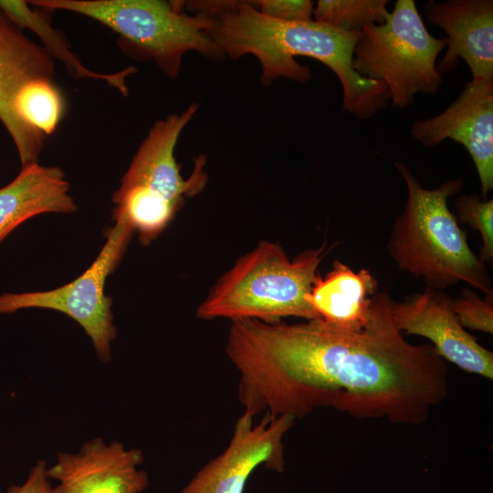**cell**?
Here are the masks:
<instances>
[{
	"label": "cell",
	"instance_id": "6da1fadb",
	"mask_svg": "<svg viewBox=\"0 0 493 493\" xmlns=\"http://www.w3.org/2000/svg\"><path fill=\"white\" fill-rule=\"evenodd\" d=\"M359 330L320 320L246 321L236 340L238 390L255 414L301 418L332 407L358 418L420 425L447 395V366L430 344L408 342L386 293Z\"/></svg>",
	"mask_w": 493,
	"mask_h": 493
},
{
	"label": "cell",
	"instance_id": "7a4b0ae2",
	"mask_svg": "<svg viewBox=\"0 0 493 493\" xmlns=\"http://www.w3.org/2000/svg\"><path fill=\"white\" fill-rule=\"evenodd\" d=\"M212 34L217 47L233 59L255 56L262 68L260 82L270 85L278 78L306 83L310 69L295 57L314 58L339 78L342 110L363 121L383 110L390 100L386 85L360 76L352 68L355 46L362 32H347L317 22L283 21L262 15L249 1H223L213 17Z\"/></svg>",
	"mask_w": 493,
	"mask_h": 493
},
{
	"label": "cell",
	"instance_id": "3957f363",
	"mask_svg": "<svg viewBox=\"0 0 493 493\" xmlns=\"http://www.w3.org/2000/svg\"><path fill=\"white\" fill-rule=\"evenodd\" d=\"M393 164L407 190L404 207L387 242L388 254L398 268L434 289L464 282L486 295L493 292L486 263L472 251L467 233L448 207V198L461 191L463 180L451 179L425 189L404 163Z\"/></svg>",
	"mask_w": 493,
	"mask_h": 493
},
{
	"label": "cell",
	"instance_id": "277c9868",
	"mask_svg": "<svg viewBox=\"0 0 493 493\" xmlns=\"http://www.w3.org/2000/svg\"><path fill=\"white\" fill-rule=\"evenodd\" d=\"M332 247L324 242L291 259L278 243L260 241L218 278L196 308V317L264 322L289 317L320 320L307 296Z\"/></svg>",
	"mask_w": 493,
	"mask_h": 493
},
{
	"label": "cell",
	"instance_id": "5b68a950",
	"mask_svg": "<svg viewBox=\"0 0 493 493\" xmlns=\"http://www.w3.org/2000/svg\"><path fill=\"white\" fill-rule=\"evenodd\" d=\"M198 108L193 103L183 112L154 122L112 194L113 219L129 223L139 233L142 246L167 227L185 197L195 195L206 184L205 156L195 159L191 175L184 179L174 155L179 137Z\"/></svg>",
	"mask_w": 493,
	"mask_h": 493
},
{
	"label": "cell",
	"instance_id": "8992f818",
	"mask_svg": "<svg viewBox=\"0 0 493 493\" xmlns=\"http://www.w3.org/2000/svg\"><path fill=\"white\" fill-rule=\"evenodd\" d=\"M30 5L63 10L91 18L110 28L142 56L153 58L169 78H176L184 56L195 51L211 58L224 56L212 34L216 22L189 15L180 1L162 0H30Z\"/></svg>",
	"mask_w": 493,
	"mask_h": 493
},
{
	"label": "cell",
	"instance_id": "52a82bcc",
	"mask_svg": "<svg viewBox=\"0 0 493 493\" xmlns=\"http://www.w3.org/2000/svg\"><path fill=\"white\" fill-rule=\"evenodd\" d=\"M352 68L362 77L383 81L392 105L410 106L416 94H435L442 83L436 58L446 38L433 37L414 0H397L383 24L362 31Z\"/></svg>",
	"mask_w": 493,
	"mask_h": 493
},
{
	"label": "cell",
	"instance_id": "ba28073f",
	"mask_svg": "<svg viewBox=\"0 0 493 493\" xmlns=\"http://www.w3.org/2000/svg\"><path fill=\"white\" fill-rule=\"evenodd\" d=\"M134 232L123 218L115 219L100 254L84 273L54 289L1 294L0 314L31 308L64 313L83 329L97 357L104 363L110 362L117 329L112 299L106 295L105 284L119 266Z\"/></svg>",
	"mask_w": 493,
	"mask_h": 493
},
{
	"label": "cell",
	"instance_id": "9c48e42d",
	"mask_svg": "<svg viewBox=\"0 0 493 493\" xmlns=\"http://www.w3.org/2000/svg\"><path fill=\"white\" fill-rule=\"evenodd\" d=\"M295 419L243 413L237 419L225 450L202 467L178 493H244L259 467L282 473L285 469L283 439Z\"/></svg>",
	"mask_w": 493,
	"mask_h": 493
},
{
	"label": "cell",
	"instance_id": "30bf717a",
	"mask_svg": "<svg viewBox=\"0 0 493 493\" xmlns=\"http://www.w3.org/2000/svg\"><path fill=\"white\" fill-rule=\"evenodd\" d=\"M410 133L425 146L450 139L462 144L476 167L488 199L493 188V79H472L441 113L414 121Z\"/></svg>",
	"mask_w": 493,
	"mask_h": 493
},
{
	"label": "cell",
	"instance_id": "8fae6325",
	"mask_svg": "<svg viewBox=\"0 0 493 493\" xmlns=\"http://www.w3.org/2000/svg\"><path fill=\"white\" fill-rule=\"evenodd\" d=\"M143 461L141 449L96 436L77 451L59 452L47 476L54 493H142L150 483Z\"/></svg>",
	"mask_w": 493,
	"mask_h": 493
},
{
	"label": "cell",
	"instance_id": "7c38bea8",
	"mask_svg": "<svg viewBox=\"0 0 493 493\" xmlns=\"http://www.w3.org/2000/svg\"><path fill=\"white\" fill-rule=\"evenodd\" d=\"M55 61L0 8V121L16 148L21 166L38 163L46 136L29 125L15 106L19 90L37 79H53Z\"/></svg>",
	"mask_w": 493,
	"mask_h": 493
},
{
	"label": "cell",
	"instance_id": "4fadbf2b",
	"mask_svg": "<svg viewBox=\"0 0 493 493\" xmlns=\"http://www.w3.org/2000/svg\"><path fill=\"white\" fill-rule=\"evenodd\" d=\"M451 298L426 288L404 301L392 302V316L399 331L419 335L432 342L438 355L465 372L493 378V353L458 321Z\"/></svg>",
	"mask_w": 493,
	"mask_h": 493
},
{
	"label": "cell",
	"instance_id": "5bb4252c",
	"mask_svg": "<svg viewBox=\"0 0 493 493\" xmlns=\"http://www.w3.org/2000/svg\"><path fill=\"white\" fill-rule=\"evenodd\" d=\"M423 9L426 21L447 35V50L436 66L441 75L462 58L472 79H493L492 0H430Z\"/></svg>",
	"mask_w": 493,
	"mask_h": 493
},
{
	"label": "cell",
	"instance_id": "9a60e30c",
	"mask_svg": "<svg viewBox=\"0 0 493 493\" xmlns=\"http://www.w3.org/2000/svg\"><path fill=\"white\" fill-rule=\"evenodd\" d=\"M69 189L65 173L58 166L34 163L22 167L13 181L0 188V242L36 215L78 210Z\"/></svg>",
	"mask_w": 493,
	"mask_h": 493
},
{
	"label": "cell",
	"instance_id": "2e32d148",
	"mask_svg": "<svg viewBox=\"0 0 493 493\" xmlns=\"http://www.w3.org/2000/svg\"><path fill=\"white\" fill-rule=\"evenodd\" d=\"M378 281L366 268L355 272L336 259L331 269L315 279L307 301L325 323L336 328L359 330L369 321L372 298Z\"/></svg>",
	"mask_w": 493,
	"mask_h": 493
},
{
	"label": "cell",
	"instance_id": "e0dca14e",
	"mask_svg": "<svg viewBox=\"0 0 493 493\" xmlns=\"http://www.w3.org/2000/svg\"><path fill=\"white\" fill-rule=\"evenodd\" d=\"M0 8L20 29L34 32L52 58L61 61L73 77L102 80L117 89L123 96L128 95L126 79L137 71L135 67L129 66L114 73L91 70L71 51L64 34L53 27L48 16L51 11L39 7L32 9L27 1L22 0H0Z\"/></svg>",
	"mask_w": 493,
	"mask_h": 493
},
{
	"label": "cell",
	"instance_id": "ac0fdd59",
	"mask_svg": "<svg viewBox=\"0 0 493 493\" xmlns=\"http://www.w3.org/2000/svg\"><path fill=\"white\" fill-rule=\"evenodd\" d=\"M15 106L20 117L45 136L56 131L65 109L61 91L47 79H33L23 86Z\"/></svg>",
	"mask_w": 493,
	"mask_h": 493
},
{
	"label": "cell",
	"instance_id": "d6986e66",
	"mask_svg": "<svg viewBox=\"0 0 493 493\" xmlns=\"http://www.w3.org/2000/svg\"><path fill=\"white\" fill-rule=\"evenodd\" d=\"M387 0H319L313 20L347 32H362L383 24L389 16Z\"/></svg>",
	"mask_w": 493,
	"mask_h": 493
},
{
	"label": "cell",
	"instance_id": "ffe728a7",
	"mask_svg": "<svg viewBox=\"0 0 493 493\" xmlns=\"http://www.w3.org/2000/svg\"><path fill=\"white\" fill-rule=\"evenodd\" d=\"M457 218L477 231L482 240L480 256L484 263L493 258V200L477 194H461L456 202Z\"/></svg>",
	"mask_w": 493,
	"mask_h": 493
},
{
	"label": "cell",
	"instance_id": "44dd1931",
	"mask_svg": "<svg viewBox=\"0 0 493 493\" xmlns=\"http://www.w3.org/2000/svg\"><path fill=\"white\" fill-rule=\"evenodd\" d=\"M492 294L482 299L473 289L464 288L458 298H451V309L464 329L493 333Z\"/></svg>",
	"mask_w": 493,
	"mask_h": 493
},
{
	"label": "cell",
	"instance_id": "7402d4cb",
	"mask_svg": "<svg viewBox=\"0 0 493 493\" xmlns=\"http://www.w3.org/2000/svg\"><path fill=\"white\" fill-rule=\"evenodd\" d=\"M256 8L264 16L283 21H309L313 19L314 3L309 0L254 1Z\"/></svg>",
	"mask_w": 493,
	"mask_h": 493
},
{
	"label": "cell",
	"instance_id": "603a6c76",
	"mask_svg": "<svg viewBox=\"0 0 493 493\" xmlns=\"http://www.w3.org/2000/svg\"><path fill=\"white\" fill-rule=\"evenodd\" d=\"M47 462L38 459L30 468L26 478L11 486L5 493H54L53 483L47 476Z\"/></svg>",
	"mask_w": 493,
	"mask_h": 493
}]
</instances>
